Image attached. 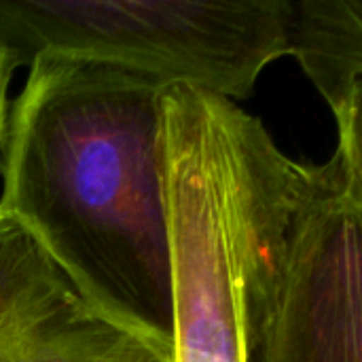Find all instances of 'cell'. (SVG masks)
<instances>
[{"mask_svg": "<svg viewBox=\"0 0 362 362\" xmlns=\"http://www.w3.org/2000/svg\"><path fill=\"white\" fill-rule=\"evenodd\" d=\"M163 89L106 64L36 59L8 121L0 210L95 312L172 361Z\"/></svg>", "mask_w": 362, "mask_h": 362, "instance_id": "6da1fadb", "label": "cell"}, {"mask_svg": "<svg viewBox=\"0 0 362 362\" xmlns=\"http://www.w3.org/2000/svg\"><path fill=\"white\" fill-rule=\"evenodd\" d=\"M15 62L11 59V55L6 53V49L0 45V151H4V142H6V134H8V85H11V76L15 70Z\"/></svg>", "mask_w": 362, "mask_h": 362, "instance_id": "ba28073f", "label": "cell"}, {"mask_svg": "<svg viewBox=\"0 0 362 362\" xmlns=\"http://www.w3.org/2000/svg\"><path fill=\"white\" fill-rule=\"evenodd\" d=\"M293 32V0H0L15 66L83 59L233 102L291 55Z\"/></svg>", "mask_w": 362, "mask_h": 362, "instance_id": "3957f363", "label": "cell"}, {"mask_svg": "<svg viewBox=\"0 0 362 362\" xmlns=\"http://www.w3.org/2000/svg\"><path fill=\"white\" fill-rule=\"evenodd\" d=\"M172 242V362H250L248 297L284 151L238 102L159 98Z\"/></svg>", "mask_w": 362, "mask_h": 362, "instance_id": "7a4b0ae2", "label": "cell"}, {"mask_svg": "<svg viewBox=\"0 0 362 362\" xmlns=\"http://www.w3.org/2000/svg\"><path fill=\"white\" fill-rule=\"evenodd\" d=\"M291 55L333 108L362 76V0H297Z\"/></svg>", "mask_w": 362, "mask_h": 362, "instance_id": "8992f818", "label": "cell"}, {"mask_svg": "<svg viewBox=\"0 0 362 362\" xmlns=\"http://www.w3.org/2000/svg\"><path fill=\"white\" fill-rule=\"evenodd\" d=\"M0 362H172L95 312L0 210Z\"/></svg>", "mask_w": 362, "mask_h": 362, "instance_id": "5b68a950", "label": "cell"}, {"mask_svg": "<svg viewBox=\"0 0 362 362\" xmlns=\"http://www.w3.org/2000/svg\"><path fill=\"white\" fill-rule=\"evenodd\" d=\"M331 110L337 123V151L329 165L341 193L362 210V76L348 85Z\"/></svg>", "mask_w": 362, "mask_h": 362, "instance_id": "52a82bcc", "label": "cell"}, {"mask_svg": "<svg viewBox=\"0 0 362 362\" xmlns=\"http://www.w3.org/2000/svg\"><path fill=\"white\" fill-rule=\"evenodd\" d=\"M250 362H362V210L284 157L248 297Z\"/></svg>", "mask_w": 362, "mask_h": 362, "instance_id": "277c9868", "label": "cell"}]
</instances>
